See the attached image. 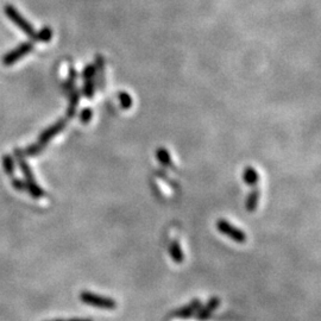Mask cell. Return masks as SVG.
I'll return each mask as SVG.
<instances>
[{"instance_id":"30bf717a","label":"cell","mask_w":321,"mask_h":321,"mask_svg":"<svg viewBox=\"0 0 321 321\" xmlns=\"http://www.w3.org/2000/svg\"><path fill=\"white\" fill-rule=\"evenodd\" d=\"M243 180H244V182L248 186L255 187V186L258 184V181H259L258 171H257L253 167L245 168L244 171H243Z\"/></svg>"},{"instance_id":"8992f818","label":"cell","mask_w":321,"mask_h":321,"mask_svg":"<svg viewBox=\"0 0 321 321\" xmlns=\"http://www.w3.org/2000/svg\"><path fill=\"white\" fill-rule=\"evenodd\" d=\"M66 126H67V120L64 119V118H62V119H60V120H57L55 124H53L52 126H49L48 128H45V130L39 134L38 143L42 144V145H44V147H47V144H48L49 142L52 141L54 137L57 136V134H59L60 132H62L64 128H66Z\"/></svg>"},{"instance_id":"8fae6325","label":"cell","mask_w":321,"mask_h":321,"mask_svg":"<svg viewBox=\"0 0 321 321\" xmlns=\"http://www.w3.org/2000/svg\"><path fill=\"white\" fill-rule=\"evenodd\" d=\"M259 197H261V191L259 189H253V191L250 193L248 199H246V209L249 212H253L258 206Z\"/></svg>"},{"instance_id":"52a82bcc","label":"cell","mask_w":321,"mask_h":321,"mask_svg":"<svg viewBox=\"0 0 321 321\" xmlns=\"http://www.w3.org/2000/svg\"><path fill=\"white\" fill-rule=\"evenodd\" d=\"M200 305H201L200 300H198V299L193 300V301L189 303V305L185 306L184 308L177 309L176 312L174 313V316L182 317V319H186V317H191L193 314H195L198 312V309L200 308Z\"/></svg>"},{"instance_id":"3957f363","label":"cell","mask_w":321,"mask_h":321,"mask_svg":"<svg viewBox=\"0 0 321 321\" xmlns=\"http://www.w3.org/2000/svg\"><path fill=\"white\" fill-rule=\"evenodd\" d=\"M33 50V43L32 42H24L22 44H19L18 47H16L15 49H12L11 52L5 54L4 57H3L2 62L4 66H12L16 62H18L20 59L28 55Z\"/></svg>"},{"instance_id":"d6986e66","label":"cell","mask_w":321,"mask_h":321,"mask_svg":"<svg viewBox=\"0 0 321 321\" xmlns=\"http://www.w3.org/2000/svg\"><path fill=\"white\" fill-rule=\"evenodd\" d=\"M119 101H120L121 107H123L124 110H128L131 106H132V98H131L130 94L126 92H123L119 94Z\"/></svg>"},{"instance_id":"9c48e42d","label":"cell","mask_w":321,"mask_h":321,"mask_svg":"<svg viewBox=\"0 0 321 321\" xmlns=\"http://www.w3.org/2000/svg\"><path fill=\"white\" fill-rule=\"evenodd\" d=\"M79 101H80V92L77 88H74L72 92L69 93V106H68V110H67V117L73 118L74 116H75Z\"/></svg>"},{"instance_id":"5b68a950","label":"cell","mask_w":321,"mask_h":321,"mask_svg":"<svg viewBox=\"0 0 321 321\" xmlns=\"http://www.w3.org/2000/svg\"><path fill=\"white\" fill-rule=\"evenodd\" d=\"M13 155H15L17 164L19 165L20 171H22V174L24 175V178H25L24 181H25L26 186L37 184L36 180H35V177H33L31 168H30V165L28 163V160H26V156L24 155V153H23L22 149H19V148L13 149Z\"/></svg>"},{"instance_id":"7402d4cb","label":"cell","mask_w":321,"mask_h":321,"mask_svg":"<svg viewBox=\"0 0 321 321\" xmlns=\"http://www.w3.org/2000/svg\"><path fill=\"white\" fill-rule=\"evenodd\" d=\"M96 73H97L96 66H93V64H88V66H86V68H84L83 72H82L83 80L84 79H90V77H94V75H96Z\"/></svg>"},{"instance_id":"4fadbf2b","label":"cell","mask_w":321,"mask_h":321,"mask_svg":"<svg viewBox=\"0 0 321 321\" xmlns=\"http://www.w3.org/2000/svg\"><path fill=\"white\" fill-rule=\"evenodd\" d=\"M169 252H170L171 258H173V261L175 263L180 264V263L184 262V252H182L181 245L178 244V242L174 241L171 243L170 246H169Z\"/></svg>"},{"instance_id":"277c9868","label":"cell","mask_w":321,"mask_h":321,"mask_svg":"<svg viewBox=\"0 0 321 321\" xmlns=\"http://www.w3.org/2000/svg\"><path fill=\"white\" fill-rule=\"evenodd\" d=\"M217 227L219 230V232L222 233V235L227 236L228 238H231L233 242L239 243V244H243V243L246 242V235L242 231L241 228L236 227L230 224L227 220L225 219H220L217 222Z\"/></svg>"},{"instance_id":"44dd1931","label":"cell","mask_w":321,"mask_h":321,"mask_svg":"<svg viewBox=\"0 0 321 321\" xmlns=\"http://www.w3.org/2000/svg\"><path fill=\"white\" fill-rule=\"evenodd\" d=\"M92 117H93V111L92 110H90V109H83L82 111H81L79 119H80L81 123L87 124V123H89L90 119H92Z\"/></svg>"},{"instance_id":"603a6c76","label":"cell","mask_w":321,"mask_h":321,"mask_svg":"<svg viewBox=\"0 0 321 321\" xmlns=\"http://www.w3.org/2000/svg\"><path fill=\"white\" fill-rule=\"evenodd\" d=\"M48 321H93V320H90V319H79V317H75V319H69V320L55 319V320H48Z\"/></svg>"},{"instance_id":"e0dca14e","label":"cell","mask_w":321,"mask_h":321,"mask_svg":"<svg viewBox=\"0 0 321 321\" xmlns=\"http://www.w3.org/2000/svg\"><path fill=\"white\" fill-rule=\"evenodd\" d=\"M82 92L84 94V97L88 98V99H92V97L94 96V77L84 79Z\"/></svg>"},{"instance_id":"ac0fdd59","label":"cell","mask_w":321,"mask_h":321,"mask_svg":"<svg viewBox=\"0 0 321 321\" xmlns=\"http://www.w3.org/2000/svg\"><path fill=\"white\" fill-rule=\"evenodd\" d=\"M26 191H28L29 194L31 195L32 198H35V199H39V198L44 197V195H45V192L43 191V189L40 188L37 184L26 186Z\"/></svg>"},{"instance_id":"ffe728a7","label":"cell","mask_w":321,"mask_h":321,"mask_svg":"<svg viewBox=\"0 0 321 321\" xmlns=\"http://www.w3.org/2000/svg\"><path fill=\"white\" fill-rule=\"evenodd\" d=\"M11 185L12 187L18 192H26V184L25 181L20 180L18 177H12L11 180Z\"/></svg>"},{"instance_id":"7c38bea8","label":"cell","mask_w":321,"mask_h":321,"mask_svg":"<svg viewBox=\"0 0 321 321\" xmlns=\"http://www.w3.org/2000/svg\"><path fill=\"white\" fill-rule=\"evenodd\" d=\"M53 38V30L49 28V26H43L39 31H37L35 33V37H33L32 40H36V42L40 43H48Z\"/></svg>"},{"instance_id":"ba28073f","label":"cell","mask_w":321,"mask_h":321,"mask_svg":"<svg viewBox=\"0 0 321 321\" xmlns=\"http://www.w3.org/2000/svg\"><path fill=\"white\" fill-rule=\"evenodd\" d=\"M219 303H220L219 297H217V296L212 297V299L208 301L207 305H206V307H204V308L200 310V313L198 314V319L201 320V321L207 320L208 317L211 316V314L218 308Z\"/></svg>"},{"instance_id":"5bb4252c","label":"cell","mask_w":321,"mask_h":321,"mask_svg":"<svg viewBox=\"0 0 321 321\" xmlns=\"http://www.w3.org/2000/svg\"><path fill=\"white\" fill-rule=\"evenodd\" d=\"M3 163V169H4L5 174L10 177H13V174H15V160L10 154H5L3 156L2 160Z\"/></svg>"},{"instance_id":"9a60e30c","label":"cell","mask_w":321,"mask_h":321,"mask_svg":"<svg viewBox=\"0 0 321 321\" xmlns=\"http://www.w3.org/2000/svg\"><path fill=\"white\" fill-rule=\"evenodd\" d=\"M156 157H157V160L160 161L162 164L165 165V167L174 168V163H173V161H171L170 154H169V151L167 150V149H164V148L157 149Z\"/></svg>"},{"instance_id":"7a4b0ae2","label":"cell","mask_w":321,"mask_h":321,"mask_svg":"<svg viewBox=\"0 0 321 321\" xmlns=\"http://www.w3.org/2000/svg\"><path fill=\"white\" fill-rule=\"evenodd\" d=\"M4 12H5V15L8 16L10 19H11V22L13 23V24L18 26V28L22 30V31L24 32L26 36H29L30 38L33 39V37H35V33H36L35 29H33V26L30 24V23L24 18V17L20 15L19 11L15 8V6L5 5Z\"/></svg>"},{"instance_id":"6da1fadb","label":"cell","mask_w":321,"mask_h":321,"mask_svg":"<svg viewBox=\"0 0 321 321\" xmlns=\"http://www.w3.org/2000/svg\"><path fill=\"white\" fill-rule=\"evenodd\" d=\"M80 301L84 305H88L96 308L105 309V310H113L117 308V302L113 299L107 296H101L99 294L92 292H81L80 293Z\"/></svg>"},{"instance_id":"2e32d148","label":"cell","mask_w":321,"mask_h":321,"mask_svg":"<svg viewBox=\"0 0 321 321\" xmlns=\"http://www.w3.org/2000/svg\"><path fill=\"white\" fill-rule=\"evenodd\" d=\"M44 145L39 144L38 142H37V143H32L30 144L29 147H26L24 150H23V153H24L26 157H36L44 150Z\"/></svg>"}]
</instances>
